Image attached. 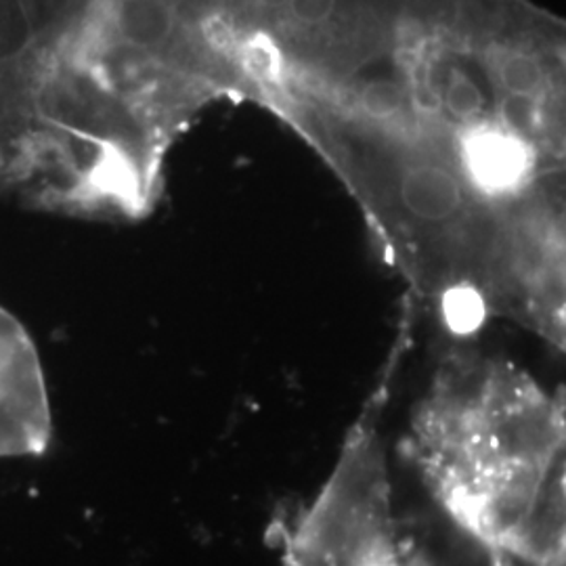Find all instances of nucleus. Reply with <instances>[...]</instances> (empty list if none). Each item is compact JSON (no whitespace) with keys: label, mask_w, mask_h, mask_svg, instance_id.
<instances>
[{"label":"nucleus","mask_w":566,"mask_h":566,"mask_svg":"<svg viewBox=\"0 0 566 566\" xmlns=\"http://www.w3.org/2000/svg\"><path fill=\"white\" fill-rule=\"evenodd\" d=\"M449 521L495 565L565 552V401L526 371L453 355L409 418L403 447Z\"/></svg>","instance_id":"obj_1"},{"label":"nucleus","mask_w":566,"mask_h":566,"mask_svg":"<svg viewBox=\"0 0 566 566\" xmlns=\"http://www.w3.org/2000/svg\"><path fill=\"white\" fill-rule=\"evenodd\" d=\"M380 401L344 439L336 464L292 525L282 566H401Z\"/></svg>","instance_id":"obj_2"},{"label":"nucleus","mask_w":566,"mask_h":566,"mask_svg":"<svg viewBox=\"0 0 566 566\" xmlns=\"http://www.w3.org/2000/svg\"><path fill=\"white\" fill-rule=\"evenodd\" d=\"M53 437L49 390L36 344L0 306V458L41 455Z\"/></svg>","instance_id":"obj_3"},{"label":"nucleus","mask_w":566,"mask_h":566,"mask_svg":"<svg viewBox=\"0 0 566 566\" xmlns=\"http://www.w3.org/2000/svg\"><path fill=\"white\" fill-rule=\"evenodd\" d=\"M401 566H434L430 556L424 549L416 544L403 542V554H401Z\"/></svg>","instance_id":"obj_4"}]
</instances>
